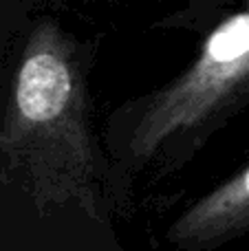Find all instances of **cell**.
<instances>
[{"instance_id": "obj_1", "label": "cell", "mask_w": 249, "mask_h": 251, "mask_svg": "<svg viewBox=\"0 0 249 251\" xmlns=\"http://www.w3.org/2000/svg\"><path fill=\"white\" fill-rule=\"evenodd\" d=\"M13 139L40 203L97 212V152L77 53L53 22L35 31L13 91Z\"/></svg>"}, {"instance_id": "obj_2", "label": "cell", "mask_w": 249, "mask_h": 251, "mask_svg": "<svg viewBox=\"0 0 249 251\" xmlns=\"http://www.w3.org/2000/svg\"><path fill=\"white\" fill-rule=\"evenodd\" d=\"M249 97V4L219 25L197 60L146 97L115 148L117 168L141 172L176 163L221 117Z\"/></svg>"}, {"instance_id": "obj_3", "label": "cell", "mask_w": 249, "mask_h": 251, "mask_svg": "<svg viewBox=\"0 0 249 251\" xmlns=\"http://www.w3.org/2000/svg\"><path fill=\"white\" fill-rule=\"evenodd\" d=\"M249 231V165L194 201L168 229V240L185 251L225 245Z\"/></svg>"}]
</instances>
